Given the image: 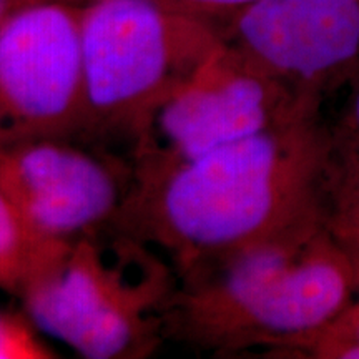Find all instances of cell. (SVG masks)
I'll use <instances>...</instances> for the list:
<instances>
[{
  "label": "cell",
  "mask_w": 359,
  "mask_h": 359,
  "mask_svg": "<svg viewBox=\"0 0 359 359\" xmlns=\"http://www.w3.org/2000/svg\"><path fill=\"white\" fill-rule=\"evenodd\" d=\"M330 125L306 116L133 182L114 230L161 251L178 278L321 212Z\"/></svg>",
  "instance_id": "cell-1"
},
{
  "label": "cell",
  "mask_w": 359,
  "mask_h": 359,
  "mask_svg": "<svg viewBox=\"0 0 359 359\" xmlns=\"http://www.w3.org/2000/svg\"><path fill=\"white\" fill-rule=\"evenodd\" d=\"M177 290L161 251L110 228L70 243L20 299L37 330L80 356L142 359L168 339Z\"/></svg>",
  "instance_id": "cell-2"
},
{
  "label": "cell",
  "mask_w": 359,
  "mask_h": 359,
  "mask_svg": "<svg viewBox=\"0 0 359 359\" xmlns=\"http://www.w3.org/2000/svg\"><path fill=\"white\" fill-rule=\"evenodd\" d=\"M219 45L217 27L155 0H87L80 11V140L123 147L128 156L151 111Z\"/></svg>",
  "instance_id": "cell-3"
},
{
  "label": "cell",
  "mask_w": 359,
  "mask_h": 359,
  "mask_svg": "<svg viewBox=\"0 0 359 359\" xmlns=\"http://www.w3.org/2000/svg\"><path fill=\"white\" fill-rule=\"evenodd\" d=\"M314 115L321 110L304 105L286 85L222 43L147 118L128 154L133 182Z\"/></svg>",
  "instance_id": "cell-4"
},
{
  "label": "cell",
  "mask_w": 359,
  "mask_h": 359,
  "mask_svg": "<svg viewBox=\"0 0 359 359\" xmlns=\"http://www.w3.org/2000/svg\"><path fill=\"white\" fill-rule=\"evenodd\" d=\"M80 11L82 4L35 2L0 24V150L82 137Z\"/></svg>",
  "instance_id": "cell-5"
},
{
  "label": "cell",
  "mask_w": 359,
  "mask_h": 359,
  "mask_svg": "<svg viewBox=\"0 0 359 359\" xmlns=\"http://www.w3.org/2000/svg\"><path fill=\"white\" fill-rule=\"evenodd\" d=\"M128 156L77 138L0 150V188L37 240L69 245L110 230L133 187Z\"/></svg>",
  "instance_id": "cell-6"
},
{
  "label": "cell",
  "mask_w": 359,
  "mask_h": 359,
  "mask_svg": "<svg viewBox=\"0 0 359 359\" xmlns=\"http://www.w3.org/2000/svg\"><path fill=\"white\" fill-rule=\"evenodd\" d=\"M218 32L224 47L321 110L359 60V0H257Z\"/></svg>",
  "instance_id": "cell-7"
},
{
  "label": "cell",
  "mask_w": 359,
  "mask_h": 359,
  "mask_svg": "<svg viewBox=\"0 0 359 359\" xmlns=\"http://www.w3.org/2000/svg\"><path fill=\"white\" fill-rule=\"evenodd\" d=\"M359 275L326 228L264 291L228 339L222 356L262 349L276 356L296 339L321 330L353 302Z\"/></svg>",
  "instance_id": "cell-8"
},
{
  "label": "cell",
  "mask_w": 359,
  "mask_h": 359,
  "mask_svg": "<svg viewBox=\"0 0 359 359\" xmlns=\"http://www.w3.org/2000/svg\"><path fill=\"white\" fill-rule=\"evenodd\" d=\"M321 208L327 235L359 269V137L341 120L330 125Z\"/></svg>",
  "instance_id": "cell-9"
},
{
  "label": "cell",
  "mask_w": 359,
  "mask_h": 359,
  "mask_svg": "<svg viewBox=\"0 0 359 359\" xmlns=\"http://www.w3.org/2000/svg\"><path fill=\"white\" fill-rule=\"evenodd\" d=\"M69 245L37 240L0 188V290L22 298L25 290L57 262Z\"/></svg>",
  "instance_id": "cell-10"
},
{
  "label": "cell",
  "mask_w": 359,
  "mask_h": 359,
  "mask_svg": "<svg viewBox=\"0 0 359 359\" xmlns=\"http://www.w3.org/2000/svg\"><path fill=\"white\" fill-rule=\"evenodd\" d=\"M276 356L359 359V288L353 302L333 321L311 334L296 339Z\"/></svg>",
  "instance_id": "cell-11"
},
{
  "label": "cell",
  "mask_w": 359,
  "mask_h": 359,
  "mask_svg": "<svg viewBox=\"0 0 359 359\" xmlns=\"http://www.w3.org/2000/svg\"><path fill=\"white\" fill-rule=\"evenodd\" d=\"M52 349L37 338L29 321L0 313V359H50Z\"/></svg>",
  "instance_id": "cell-12"
},
{
  "label": "cell",
  "mask_w": 359,
  "mask_h": 359,
  "mask_svg": "<svg viewBox=\"0 0 359 359\" xmlns=\"http://www.w3.org/2000/svg\"><path fill=\"white\" fill-rule=\"evenodd\" d=\"M170 11L203 20L218 29L257 0H155Z\"/></svg>",
  "instance_id": "cell-13"
},
{
  "label": "cell",
  "mask_w": 359,
  "mask_h": 359,
  "mask_svg": "<svg viewBox=\"0 0 359 359\" xmlns=\"http://www.w3.org/2000/svg\"><path fill=\"white\" fill-rule=\"evenodd\" d=\"M343 88H346V107L339 120L359 137V60Z\"/></svg>",
  "instance_id": "cell-14"
},
{
  "label": "cell",
  "mask_w": 359,
  "mask_h": 359,
  "mask_svg": "<svg viewBox=\"0 0 359 359\" xmlns=\"http://www.w3.org/2000/svg\"><path fill=\"white\" fill-rule=\"evenodd\" d=\"M22 6H27L22 0H0V24L6 20L8 13H12L15 8H19Z\"/></svg>",
  "instance_id": "cell-15"
},
{
  "label": "cell",
  "mask_w": 359,
  "mask_h": 359,
  "mask_svg": "<svg viewBox=\"0 0 359 359\" xmlns=\"http://www.w3.org/2000/svg\"><path fill=\"white\" fill-rule=\"evenodd\" d=\"M25 4H35V2H70V4H85L87 0H22Z\"/></svg>",
  "instance_id": "cell-16"
}]
</instances>
